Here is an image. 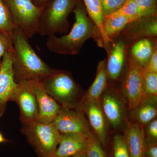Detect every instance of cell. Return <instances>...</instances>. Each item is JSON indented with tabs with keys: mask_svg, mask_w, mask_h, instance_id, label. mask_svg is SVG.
Here are the masks:
<instances>
[{
	"mask_svg": "<svg viewBox=\"0 0 157 157\" xmlns=\"http://www.w3.org/2000/svg\"><path fill=\"white\" fill-rule=\"evenodd\" d=\"M12 69L17 84L41 80L55 71L36 53L29 39L15 28L12 33Z\"/></svg>",
	"mask_w": 157,
	"mask_h": 157,
	"instance_id": "cell-1",
	"label": "cell"
},
{
	"mask_svg": "<svg viewBox=\"0 0 157 157\" xmlns=\"http://www.w3.org/2000/svg\"><path fill=\"white\" fill-rule=\"evenodd\" d=\"M73 12L75 22L69 34L60 37L55 35L48 37L46 47L51 52L75 55L79 53L84 43L90 38L98 44L99 36L95 26L80 2H78Z\"/></svg>",
	"mask_w": 157,
	"mask_h": 157,
	"instance_id": "cell-2",
	"label": "cell"
},
{
	"mask_svg": "<svg viewBox=\"0 0 157 157\" xmlns=\"http://www.w3.org/2000/svg\"><path fill=\"white\" fill-rule=\"evenodd\" d=\"M40 81L48 94L61 107L81 110L84 95L81 87L74 80L70 71L56 69Z\"/></svg>",
	"mask_w": 157,
	"mask_h": 157,
	"instance_id": "cell-3",
	"label": "cell"
},
{
	"mask_svg": "<svg viewBox=\"0 0 157 157\" xmlns=\"http://www.w3.org/2000/svg\"><path fill=\"white\" fill-rule=\"evenodd\" d=\"M78 2V0H50L43 7L37 33L48 37L67 33L70 27L68 16Z\"/></svg>",
	"mask_w": 157,
	"mask_h": 157,
	"instance_id": "cell-4",
	"label": "cell"
},
{
	"mask_svg": "<svg viewBox=\"0 0 157 157\" xmlns=\"http://www.w3.org/2000/svg\"><path fill=\"white\" fill-rule=\"evenodd\" d=\"M21 131L38 157H54L60 135L52 122L38 121L22 125Z\"/></svg>",
	"mask_w": 157,
	"mask_h": 157,
	"instance_id": "cell-5",
	"label": "cell"
},
{
	"mask_svg": "<svg viewBox=\"0 0 157 157\" xmlns=\"http://www.w3.org/2000/svg\"><path fill=\"white\" fill-rule=\"evenodd\" d=\"M9 9L16 28L29 39L37 33L38 21L43 7L31 0H3Z\"/></svg>",
	"mask_w": 157,
	"mask_h": 157,
	"instance_id": "cell-6",
	"label": "cell"
},
{
	"mask_svg": "<svg viewBox=\"0 0 157 157\" xmlns=\"http://www.w3.org/2000/svg\"><path fill=\"white\" fill-rule=\"evenodd\" d=\"M121 92L129 110L136 107L144 98L143 68L128 52L126 66L122 79Z\"/></svg>",
	"mask_w": 157,
	"mask_h": 157,
	"instance_id": "cell-7",
	"label": "cell"
},
{
	"mask_svg": "<svg viewBox=\"0 0 157 157\" xmlns=\"http://www.w3.org/2000/svg\"><path fill=\"white\" fill-rule=\"evenodd\" d=\"M100 101L109 126L116 130L123 126L126 120L127 105L120 89L108 83Z\"/></svg>",
	"mask_w": 157,
	"mask_h": 157,
	"instance_id": "cell-8",
	"label": "cell"
},
{
	"mask_svg": "<svg viewBox=\"0 0 157 157\" xmlns=\"http://www.w3.org/2000/svg\"><path fill=\"white\" fill-rule=\"evenodd\" d=\"M131 43L121 34L109 44L107 51L106 69L108 82H121L125 70L127 56Z\"/></svg>",
	"mask_w": 157,
	"mask_h": 157,
	"instance_id": "cell-9",
	"label": "cell"
},
{
	"mask_svg": "<svg viewBox=\"0 0 157 157\" xmlns=\"http://www.w3.org/2000/svg\"><path fill=\"white\" fill-rule=\"evenodd\" d=\"M52 123L60 135L76 134L88 138L93 133L82 110L61 107Z\"/></svg>",
	"mask_w": 157,
	"mask_h": 157,
	"instance_id": "cell-10",
	"label": "cell"
},
{
	"mask_svg": "<svg viewBox=\"0 0 157 157\" xmlns=\"http://www.w3.org/2000/svg\"><path fill=\"white\" fill-rule=\"evenodd\" d=\"M81 109L87 117L94 134L100 140L102 146L105 147L107 143L109 126L100 100H90L83 97Z\"/></svg>",
	"mask_w": 157,
	"mask_h": 157,
	"instance_id": "cell-11",
	"label": "cell"
},
{
	"mask_svg": "<svg viewBox=\"0 0 157 157\" xmlns=\"http://www.w3.org/2000/svg\"><path fill=\"white\" fill-rule=\"evenodd\" d=\"M11 101L17 103L20 109V121L22 125L30 124L39 120V108L33 94L25 83L18 84Z\"/></svg>",
	"mask_w": 157,
	"mask_h": 157,
	"instance_id": "cell-12",
	"label": "cell"
},
{
	"mask_svg": "<svg viewBox=\"0 0 157 157\" xmlns=\"http://www.w3.org/2000/svg\"><path fill=\"white\" fill-rule=\"evenodd\" d=\"M33 94L39 108L38 121L45 123L52 122L61 107L45 90L39 80L24 82Z\"/></svg>",
	"mask_w": 157,
	"mask_h": 157,
	"instance_id": "cell-13",
	"label": "cell"
},
{
	"mask_svg": "<svg viewBox=\"0 0 157 157\" xmlns=\"http://www.w3.org/2000/svg\"><path fill=\"white\" fill-rule=\"evenodd\" d=\"M12 51L13 49L5 54L0 66V118L6 112L8 102L11 101L18 85L14 80Z\"/></svg>",
	"mask_w": 157,
	"mask_h": 157,
	"instance_id": "cell-14",
	"label": "cell"
},
{
	"mask_svg": "<svg viewBox=\"0 0 157 157\" xmlns=\"http://www.w3.org/2000/svg\"><path fill=\"white\" fill-rule=\"evenodd\" d=\"M121 34L131 45L143 38H157V15L142 17L132 21L126 26Z\"/></svg>",
	"mask_w": 157,
	"mask_h": 157,
	"instance_id": "cell-15",
	"label": "cell"
},
{
	"mask_svg": "<svg viewBox=\"0 0 157 157\" xmlns=\"http://www.w3.org/2000/svg\"><path fill=\"white\" fill-rule=\"evenodd\" d=\"M130 157H144L147 147L143 126L135 122L126 124L123 136Z\"/></svg>",
	"mask_w": 157,
	"mask_h": 157,
	"instance_id": "cell-16",
	"label": "cell"
},
{
	"mask_svg": "<svg viewBox=\"0 0 157 157\" xmlns=\"http://www.w3.org/2000/svg\"><path fill=\"white\" fill-rule=\"evenodd\" d=\"M88 138L76 134L60 135L54 157H70L85 153L87 148Z\"/></svg>",
	"mask_w": 157,
	"mask_h": 157,
	"instance_id": "cell-17",
	"label": "cell"
},
{
	"mask_svg": "<svg viewBox=\"0 0 157 157\" xmlns=\"http://www.w3.org/2000/svg\"><path fill=\"white\" fill-rule=\"evenodd\" d=\"M135 20L122 15H111L105 17L103 22L102 31L104 41L103 48L106 52L108 50L109 43L120 35L128 24Z\"/></svg>",
	"mask_w": 157,
	"mask_h": 157,
	"instance_id": "cell-18",
	"label": "cell"
},
{
	"mask_svg": "<svg viewBox=\"0 0 157 157\" xmlns=\"http://www.w3.org/2000/svg\"><path fill=\"white\" fill-rule=\"evenodd\" d=\"M157 115V96L144 98L138 105L130 110L132 121L142 126L156 118Z\"/></svg>",
	"mask_w": 157,
	"mask_h": 157,
	"instance_id": "cell-19",
	"label": "cell"
},
{
	"mask_svg": "<svg viewBox=\"0 0 157 157\" xmlns=\"http://www.w3.org/2000/svg\"><path fill=\"white\" fill-rule=\"evenodd\" d=\"M106 63L107 59H106L98 63L95 78L84 95V98L90 100H100L101 95L108 84Z\"/></svg>",
	"mask_w": 157,
	"mask_h": 157,
	"instance_id": "cell-20",
	"label": "cell"
},
{
	"mask_svg": "<svg viewBox=\"0 0 157 157\" xmlns=\"http://www.w3.org/2000/svg\"><path fill=\"white\" fill-rule=\"evenodd\" d=\"M157 38H143L133 43L129 49L131 56L142 67H146L153 51Z\"/></svg>",
	"mask_w": 157,
	"mask_h": 157,
	"instance_id": "cell-21",
	"label": "cell"
},
{
	"mask_svg": "<svg viewBox=\"0 0 157 157\" xmlns=\"http://www.w3.org/2000/svg\"><path fill=\"white\" fill-rule=\"evenodd\" d=\"M86 12L90 18L95 26L99 36V41L98 45L104 47L103 38V22L105 17L103 13L100 0H83Z\"/></svg>",
	"mask_w": 157,
	"mask_h": 157,
	"instance_id": "cell-22",
	"label": "cell"
},
{
	"mask_svg": "<svg viewBox=\"0 0 157 157\" xmlns=\"http://www.w3.org/2000/svg\"><path fill=\"white\" fill-rule=\"evenodd\" d=\"M15 28L9 9L3 0H0V32L12 36Z\"/></svg>",
	"mask_w": 157,
	"mask_h": 157,
	"instance_id": "cell-23",
	"label": "cell"
},
{
	"mask_svg": "<svg viewBox=\"0 0 157 157\" xmlns=\"http://www.w3.org/2000/svg\"><path fill=\"white\" fill-rule=\"evenodd\" d=\"M143 80L144 98L157 96V73L143 68Z\"/></svg>",
	"mask_w": 157,
	"mask_h": 157,
	"instance_id": "cell-24",
	"label": "cell"
},
{
	"mask_svg": "<svg viewBox=\"0 0 157 157\" xmlns=\"http://www.w3.org/2000/svg\"><path fill=\"white\" fill-rule=\"evenodd\" d=\"M86 157H107L103 146L97 136L93 133L88 138Z\"/></svg>",
	"mask_w": 157,
	"mask_h": 157,
	"instance_id": "cell-25",
	"label": "cell"
},
{
	"mask_svg": "<svg viewBox=\"0 0 157 157\" xmlns=\"http://www.w3.org/2000/svg\"><path fill=\"white\" fill-rule=\"evenodd\" d=\"M111 15H124L135 20L143 17L140 9L134 0H127L119 10Z\"/></svg>",
	"mask_w": 157,
	"mask_h": 157,
	"instance_id": "cell-26",
	"label": "cell"
},
{
	"mask_svg": "<svg viewBox=\"0 0 157 157\" xmlns=\"http://www.w3.org/2000/svg\"><path fill=\"white\" fill-rule=\"evenodd\" d=\"M112 157H130L124 137L119 134L115 135L113 138Z\"/></svg>",
	"mask_w": 157,
	"mask_h": 157,
	"instance_id": "cell-27",
	"label": "cell"
},
{
	"mask_svg": "<svg viewBox=\"0 0 157 157\" xmlns=\"http://www.w3.org/2000/svg\"><path fill=\"white\" fill-rule=\"evenodd\" d=\"M127 0H100L105 17L110 16L122 7Z\"/></svg>",
	"mask_w": 157,
	"mask_h": 157,
	"instance_id": "cell-28",
	"label": "cell"
},
{
	"mask_svg": "<svg viewBox=\"0 0 157 157\" xmlns=\"http://www.w3.org/2000/svg\"><path fill=\"white\" fill-rule=\"evenodd\" d=\"M143 17L156 15L157 0H134Z\"/></svg>",
	"mask_w": 157,
	"mask_h": 157,
	"instance_id": "cell-29",
	"label": "cell"
},
{
	"mask_svg": "<svg viewBox=\"0 0 157 157\" xmlns=\"http://www.w3.org/2000/svg\"><path fill=\"white\" fill-rule=\"evenodd\" d=\"M13 49V36L0 32V66L6 53Z\"/></svg>",
	"mask_w": 157,
	"mask_h": 157,
	"instance_id": "cell-30",
	"label": "cell"
},
{
	"mask_svg": "<svg viewBox=\"0 0 157 157\" xmlns=\"http://www.w3.org/2000/svg\"><path fill=\"white\" fill-rule=\"evenodd\" d=\"M144 129L146 143L157 142V117L146 124Z\"/></svg>",
	"mask_w": 157,
	"mask_h": 157,
	"instance_id": "cell-31",
	"label": "cell"
},
{
	"mask_svg": "<svg viewBox=\"0 0 157 157\" xmlns=\"http://www.w3.org/2000/svg\"><path fill=\"white\" fill-rule=\"evenodd\" d=\"M144 69L151 72L157 73V42L155 44L152 53Z\"/></svg>",
	"mask_w": 157,
	"mask_h": 157,
	"instance_id": "cell-32",
	"label": "cell"
},
{
	"mask_svg": "<svg viewBox=\"0 0 157 157\" xmlns=\"http://www.w3.org/2000/svg\"><path fill=\"white\" fill-rule=\"evenodd\" d=\"M146 144L147 147L144 157H157V142Z\"/></svg>",
	"mask_w": 157,
	"mask_h": 157,
	"instance_id": "cell-33",
	"label": "cell"
},
{
	"mask_svg": "<svg viewBox=\"0 0 157 157\" xmlns=\"http://www.w3.org/2000/svg\"><path fill=\"white\" fill-rule=\"evenodd\" d=\"M37 7H43L50 0H31Z\"/></svg>",
	"mask_w": 157,
	"mask_h": 157,
	"instance_id": "cell-34",
	"label": "cell"
},
{
	"mask_svg": "<svg viewBox=\"0 0 157 157\" xmlns=\"http://www.w3.org/2000/svg\"><path fill=\"white\" fill-rule=\"evenodd\" d=\"M9 140L5 138L2 134L0 132V144L9 142Z\"/></svg>",
	"mask_w": 157,
	"mask_h": 157,
	"instance_id": "cell-35",
	"label": "cell"
},
{
	"mask_svg": "<svg viewBox=\"0 0 157 157\" xmlns=\"http://www.w3.org/2000/svg\"><path fill=\"white\" fill-rule=\"evenodd\" d=\"M70 157H86V156L84 153H83L79 154Z\"/></svg>",
	"mask_w": 157,
	"mask_h": 157,
	"instance_id": "cell-36",
	"label": "cell"
}]
</instances>
